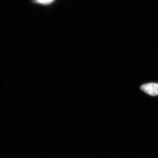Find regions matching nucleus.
<instances>
[{"label":"nucleus","instance_id":"obj_2","mask_svg":"<svg viewBox=\"0 0 158 158\" xmlns=\"http://www.w3.org/2000/svg\"><path fill=\"white\" fill-rule=\"evenodd\" d=\"M54 0H36L37 3L41 4H48V3L52 2Z\"/></svg>","mask_w":158,"mask_h":158},{"label":"nucleus","instance_id":"obj_1","mask_svg":"<svg viewBox=\"0 0 158 158\" xmlns=\"http://www.w3.org/2000/svg\"><path fill=\"white\" fill-rule=\"evenodd\" d=\"M141 89L149 95L157 96L158 95V84L157 83L144 84L141 86Z\"/></svg>","mask_w":158,"mask_h":158}]
</instances>
